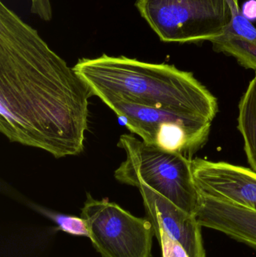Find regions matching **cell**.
<instances>
[{"mask_svg":"<svg viewBox=\"0 0 256 257\" xmlns=\"http://www.w3.org/2000/svg\"><path fill=\"white\" fill-rule=\"evenodd\" d=\"M87 81L36 29L0 3V132L54 158L81 154L89 128Z\"/></svg>","mask_w":256,"mask_h":257,"instance_id":"obj_1","label":"cell"},{"mask_svg":"<svg viewBox=\"0 0 256 257\" xmlns=\"http://www.w3.org/2000/svg\"><path fill=\"white\" fill-rule=\"evenodd\" d=\"M99 98L111 97L213 121L217 99L194 76L173 65L102 54L74 66Z\"/></svg>","mask_w":256,"mask_h":257,"instance_id":"obj_2","label":"cell"},{"mask_svg":"<svg viewBox=\"0 0 256 257\" xmlns=\"http://www.w3.org/2000/svg\"><path fill=\"white\" fill-rule=\"evenodd\" d=\"M118 147L124 151L126 160L114 172L117 181L136 187L145 184L195 216L200 194L192 174V160L180 153L148 145L132 134L122 135Z\"/></svg>","mask_w":256,"mask_h":257,"instance_id":"obj_3","label":"cell"},{"mask_svg":"<svg viewBox=\"0 0 256 257\" xmlns=\"http://www.w3.org/2000/svg\"><path fill=\"white\" fill-rule=\"evenodd\" d=\"M135 6L167 43L210 42L224 33L231 19L227 0H137Z\"/></svg>","mask_w":256,"mask_h":257,"instance_id":"obj_4","label":"cell"},{"mask_svg":"<svg viewBox=\"0 0 256 257\" xmlns=\"http://www.w3.org/2000/svg\"><path fill=\"white\" fill-rule=\"evenodd\" d=\"M102 101L124 120L128 130L148 145L190 159L206 145L212 121L193 114L137 105L116 98Z\"/></svg>","mask_w":256,"mask_h":257,"instance_id":"obj_5","label":"cell"},{"mask_svg":"<svg viewBox=\"0 0 256 257\" xmlns=\"http://www.w3.org/2000/svg\"><path fill=\"white\" fill-rule=\"evenodd\" d=\"M89 238L101 257H151L154 229L145 217H135L108 199L90 193L81 209Z\"/></svg>","mask_w":256,"mask_h":257,"instance_id":"obj_6","label":"cell"},{"mask_svg":"<svg viewBox=\"0 0 256 257\" xmlns=\"http://www.w3.org/2000/svg\"><path fill=\"white\" fill-rule=\"evenodd\" d=\"M198 190L256 211V172L247 168L202 158L192 160Z\"/></svg>","mask_w":256,"mask_h":257,"instance_id":"obj_7","label":"cell"},{"mask_svg":"<svg viewBox=\"0 0 256 257\" xmlns=\"http://www.w3.org/2000/svg\"><path fill=\"white\" fill-rule=\"evenodd\" d=\"M147 218L155 231L162 229L177 240L189 257H207L201 227L196 217L144 184L138 186Z\"/></svg>","mask_w":256,"mask_h":257,"instance_id":"obj_8","label":"cell"},{"mask_svg":"<svg viewBox=\"0 0 256 257\" xmlns=\"http://www.w3.org/2000/svg\"><path fill=\"white\" fill-rule=\"evenodd\" d=\"M199 194L195 217L202 227L256 249V211L200 191Z\"/></svg>","mask_w":256,"mask_h":257,"instance_id":"obj_9","label":"cell"},{"mask_svg":"<svg viewBox=\"0 0 256 257\" xmlns=\"http://www.w3.org/2000/svg\"><path fill=\"white\" fill-rule=\"evenodd\" d=\"M238 110L237 128L243 139L248 163L256 172V75L240 99Z\"/></svg>","mask_w":256,"mask_h":257,"instance_id":"obj_10","label":"cell"},{"mask_svg":"<svg viewBox=\"0 0 256 257\" xmlns=\"http://www.w3.org/2000/svg\"><path fill=\"white\" fill-rule=\"evenodd\" d=\"M216 52L231 56L246 69L256 71V45L223 33L210 41Z\"/></svg>","mask_w":256,"mask_h":257,"instance_id":"obj_11","label":"cell"},{"mask_svg":"<svg viewBox=\"0 0 256 257\" xmlns=\"http://www.w3.org/2000/svg\"><path fill=\"white\" fill-rule=\"evenodd\" d=\"M155 236L160 244L162 257H189L183 246L164 229L155 231Z\"/></svg>","mask_w":256,"mask_h":257,"instance_id":"obj_12","label":"cell"},{"mask_svg":"<svg viewBox=\"0 0 256 257\" xmlns=\"http://www.w3.org/2000/svg\"><path fill=\"white\" fill-rule=\"evenodd\" d=\"M30 12L44 21H50L53 18L51 0H31Z\"/></svg>","mask_w":256,"mask_h":257,"instance_id":"obj_13","label":"cell"},{"mask_svg":"<svg viewBox=\"0 0 256 257\" xmlns=\"http://www.w3.org/2000/svg\"><path fill=\"white\" fill-rule=\"evenodd\" d=\"M242 14L249 21H256V0H247L241 8Z\"/></svg>","mask_w":256,"mask_h":257,"instance_id":"obj_14","label":"cell"},{"mask_svg":"<svg viewBox=\"0 0 256 257\" xmlns=\"http://www.w3.org/2000/svg\"><path fill=\"white\" fill-rule=\"evenodd\" d=\"M30 1H31V0H30Z\"/></svg>","mask_w":256,"mask_h":257,"instance_id":"obj_15","label":"cell"}]
</instances>
